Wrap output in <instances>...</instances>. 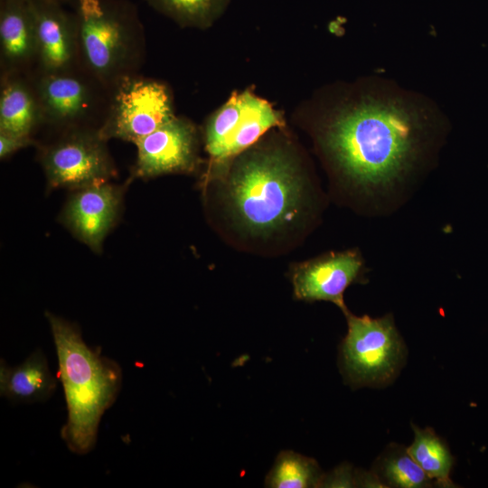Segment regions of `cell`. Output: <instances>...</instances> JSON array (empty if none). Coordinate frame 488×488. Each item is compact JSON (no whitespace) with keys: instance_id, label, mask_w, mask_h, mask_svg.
<instances>
[{"instance_id":"obj_1","label":"cell","mask_w":488,"mask_h":488,"mask_svg":"<svg viewBox=\"0 0 488 488\" xmlns=\"http://www.w3.org/2000/svg\"><path fill=\"white\" fill-rule=\"evenodd\" d=\"M444 129L445 119L429 99L373 78L334 112L321 142L346 183L379 198L424 166Z\"/></svg>"},{"instance_id":"obj_2","label":"cell","mask_w":488,"mask_h":488,"mask_svg":"<svg viewBox=\"0 0 488 488\" xmlns=\"http://www.w3.org/2000/svg\"><path fill=\"white\" fill-rule=\"evenodd\" d=\"M45 315L68 410L61 436L71 452L86 455L95 446L104 412L117 398L122 371L115 361L86 344L78 325L50 312Z\"/></svg>"},{"instance_id":"obj_3","label":"cell","mask_w":488,"mask_h":488,"mask_svg":"<svg viewBox=\"0 0 488 488\" xmlns=\"http://www.w3.org/2000/svg\"><path fill=\"white\" fill-rule=\"evenodd\" d=\"M227 193L237 221L257 235L291 225L304 205L302 178L280 152H256L240 159L230 176Z\"/></svg>"},{"instance_id":"obj_4","label":"cell","mask_w":488,"mask_h":488,"mask_svg":"<svg viewBox=\"0 0 488 488\" xmlns=\"http://www.w3.org/2000/svg\"><path fill=\"white\" fill-rule=\"evenodd\" d=\"M80 66L108 89L137 74L145 35L136 6L127 0H71Z\"/></svg>"},{"instance_id":"obj_5","label":"cell","mask_w":488,"mask_h":488,"mask_svg":"<svg viewBox=\"0 0 488 488\" xmlns=\"http://www.w3.org/2000/svg\"><path fill=\"white\" fill-rule=\"evenodd\" d=\"M345 316L348 331L341 344L340 362L346 381L356 387L389 383L405 356L392 316L371 318L350 312Z\"/></svg>"},{"instance_id":"obj_6","label":"cell","mask_w":488,"mask_h":488,"mask_svg":"<svg viewBox=\"0 0 488 488\" xmlns=\"http://www.w3.org/2000/svg\"><path fill=\"white\" fill-rule=\"evenodd\" d=\"M43 127L55 133L73 128H99L107 113L110 89L82 68L32 74Z\"/></svg>"},{"instance_id":"obj_7","label":"cell","mask_w":488,"mask_h":488,"mask_svg":"<svg viewBox=\"0 0 488 488\" xmlns=\"http://www.w3.org/2000/svg\"><path fill=\"white\" fill-rule=\"evenodd\" d=\"M55 134L52 140L37 145L49 188L73 191L116 176L108 141L99 128H73Z\"/></svg>"},{"instance_id":"obj_8","label":"cell","mask_w":488,"mask_h":488,"mask_svg":"<svg viewBox=\"0 0 488 488\" xmlns=\"http://www.w3.org/2000/svg\"><path fill=\"white\" fill-rule=\"evenodd\" d=\"M174 117L167 86L137 73L124 78L110 89L99 131L106 141L120 139L136 145Z\"/></svg>"},{"instance_id":"obj_9","label":"cell","mask_w":488,"mask_h":488,"mask_svg":"<svg viewBox=\"0 0 488 488\" xmlns=\"http://www.w3.org/2000/svg\"><path fill=\"white\" fill-rule=\"evenodd\" d=\"M126 184L108 181L72 191L60 216L75 238L100 252L104 239L117 223Z\"/></svg>"},{"instance_id":"obj_10","label":"cell","mask_w":488,"mask_h":488,"mask_svg":"<svg viewBox=\"0 0 488 488\" xmlns=\"http://www.w3.org/2000/svg\"><path fill=\"white\" fill-rule=\"evenodd\" d=\"M29 1V0H28ZM33 9L37 53L33 74H51L81 68L77 20L58 1H29Z\"/></svg>"},{"instance_id":"obj_11","label":"cell","mask_w":488,"mask_h":488,"mask_svg":"<svg viewBox=\"0 0 488 488\" xmlns=\"http://www.w3.org/2000/svg\"><path fill=\"white\" fill-rule=\"evenodd\" d=\"M136 145L137 155L131 179L188 173L196 165V133L184 118L174 117Z\"/></svg>"},{"instance_id":"obj_12","label":"cell","mask_w":488,"mask_h":488,"mask_svg":"<svg viewBox=\"0 0 488 488\" xmlns=\"http://www.w3.org/2000/svg\"><path fill=\"white\" fill-rule=\"evenodd\" d=\"M364 263L359 251L331 252L296 267L293 273L296 298L307 302L329 301L344 314L349 311L343 295L349 286L360 282Z\"/></svg>"},{"instance_id":"obj_13","label":"cell","mask_w":488,"mask_h":488,"mask_svg":"<svg viewBox=\"0 0 488 488\" xmlns=\"http://www.w3.org/2000/svg\"><path fill=\"white\" fill-rule=\"evenodd\" d=\"M35 22L28 0H0L1 74L32 75L36 63Z\"/></svg>"},{"instance_id":"obj_14","label":"cell","mask_w":488,"mask_h":488,"mask_svg":"<svg viewBox=\"0 0 488 488\" xmlns=\"http://www.w3.org/2000/svg\"><path fill=\"white\" fill-rule=\"evenodd\" d=\"M42 127V114L31 75L0 74V132L34 137Z\"/></svg>"},{"instance_id":"obj_15","label":"cell","mask_w":488,"mask_h":488,"mask_svg":"<svg viewBox=\"0 0 488 488\" xmlns=\"http://www.w3.org/2000/svg\"><path fill=\"white\" fill-rule=\"evenodd\" d=\"M46 356L35 350L21 364L0 363L1 396L14 403H35L49 399L56 389Z\"/></svg>"},{"instance_id":"obj_16","label":"cell","mask_w":488,"mask_h":488,"mask_svg":"<svg viewBox=\"0 0 488 488\" xmlns=\"http://www.w3.org/2000/svg\"><path fill=\"white\" fill-rule=\"evenodd\" d=\"M243 94V111L225 147L222 160L238 155L250 146L267 129L283 125L281 114L266 100L249 91Z\"/></svg>"},{"instance_id":"obj_17","label":"cell","mask_w":488,"mask_h":488,"mask_svg":"<svg viewBox=\"0 0 488 488\" xmlns=\"http://www.w3.org/2000/svg\"><path fill=\"white\" fill-rule=\"evenodd\" d=\"M414 441L408 452L427 474L441 487H453L450 472L454 458L446 444L431 428L413 426Z\"/></svg>"},{"instance_id":"obj_18","label":"cell","mask_w":488,"mask_h":488,"mask_svg":"<svg viewBox=\"0 0 488 488\" xmlns=\"http://www.w3.org/2000/svg\"><path fill=\"white\" fill-rule=\"evenodd\" d=\"M317 462L291 450L278 454L265 479L270 488H309L322 486L324 480Z\"/></svg>"},{"instance_id":"obj_19","label":"cell","mask_w":488,"mask_h":488,"mask_svg":"<svg viewBox=\"0 0 488 488\" xmlns=\"http://www.w3.org/2000/svg\"><path fill=\"white\" fill-rule=\"evenodd\" d=\"M374 474L382 484L391 487L422 488L432 484L408 449L396 445L380 456Z\"/></svg>"},{"instance_id":"obj_20","label":"cell","mask_w":488,"mask_h":488,"mask_svg":"<svg viewBox=\"0 0 488 488\" xmlns=\"http://www.w3.org/2000/svg\"><path fill=\"white\" fill-rule=\"evenodd\" d=\"M244 94H233L209 120L205 128V146L215 161H222L225 147L242 114Z\"/></svg>"},{"instance_id":"obj_21","label":"cell","mask_w":488,"mask_h":488,"mask_svg":"<svg viewBox=\"0 0 488 488\" xmlns=\"http://www.w3.org/2000/svg\"><path fill=\"white\" fill-rule=\"evenodd\" d=\"M183 25L204 26L220 12L224 0H146Z\"/></svg>"},{"instance_id":"obj_22","label":"cell","mask_w":488,"mask_h":488,"mask_svg":"<svg viewBox=\"0 0 488 488\" xmlns=\"http://www.w3.org/2000/svg\"><path fill=\"white\" fill-rule=\"evenodd\" d=\"M37 145L34 137L19 136L0 132V158L5 159L20 149L30 145Z\"/></svg>"},{"instance_id":"obj_23","label":"cell","mask_w":488,"mask_h":488,"mask_svg":"<svg viewBox=\"0 0 488 488\" xmlns=\"http://www.w3.org/2000/svg\"><path fill=\"white\" fill-rule=\"evenodd\" d=\"M29 1H58V2H61L65 4L71 0H29Z\"/></svg>"}]
</instances>
